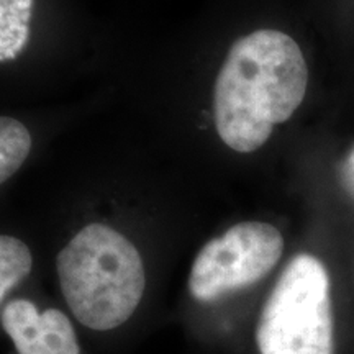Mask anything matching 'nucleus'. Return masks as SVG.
Wrapping results in <instances>:
<instances>
[{
    "label": "nucleus",
    "mask_w": 354,
    "mask_h": 354,
    "mask_svg": "<svg viewBox=\"0 0 354 354\" xmlns=\"http://www.w3.org/2000/svg\"><path fill=\"white\" fill-rule=\"evenodd\" d=\"M61 292L74 318L95 331L118 328L143 299L146 274L136 246L120 232L91 223L59 251Z\"/></svg>",
    "instance_id": "f03ea898"
},
{
    "label": "nucleus",
    "mask_w": 354,
    "mask_h": 354,
    "mask_svg": "<svg viewBox=\"0 0 354 354\" xmlns=\"http://www.w3.org/2000/svg\"><path fill=\"white\" fill-rule=\"evenodd\" d=\"M342 177H343L344 185H346V189L354 197V148L349 151L348 158L344 159L343 167H342Z\"/></svg>",
    "instance_id": "6e6552de"
},
{
    "label": "nucleus",
    "mask_w": 354,
    "mask_h": 354,
    "mask_svg": "<svg viewBox=\"0 0 354 354\" xmlns=\"http://www.w3.org/2000/svg\"><path fill=\"white\" fill-rule=\"evenodd\" d=\"M308 86L304 53L289 35L258 30L230 48L215 82L218 136L228 148L251 153L302 104Z\"/></svg>",
    "instance_id": "f257e3e1"
},
{
    "label": "nucleus",
    "mask_w": 354,
    "mask_h": 354,
    "mask_svg": "<svg viewBox=\"0 0 354 354\" xmlns=\"http://www.w3.org/2000/svg\"><path fill=\"white\" fill-rule=\"evenodd\" d=\"M35 0H0V63L15 59L30 39Z\"/></svg>",
    "instance_id": "423d86ee"
},
{
    "label": "nucleus",
    "mask_w": 354,
    "mask_h": 354,
    "mask_svg": "<svg viewBox=\"0 0 354 354\" xmlns=\"http://www.w3.org/2000/svg\"><path fill=\"white\" fill-rule=\"evenodd\" d=\"M32 151V135L24 123L0 117V184L20 169Z\"/></svg>",
    "instance_id": "0eeeda50"
},
{
    "label": "nucleus",
    "mask_w": 354,
    "mask_h": 354,
    "mask_svg": "<svg viewBox=\"0 0 354 354\" xmlns=\"http://www.w3.org/2000/svg\"><path fill=\"white\" fill-rule=\"evenodd\" d=\"M259 354H335L330 276L312 254L289 261L261 310Z\"/></svg>",
    "instance_id": "7ed1b4c3"
},
{
    "label": "nucleus",
    "mask_w": 354,
    "mask_h": 354,
    "mask_svg": "<svg viewBox=\"0 0 354 354\" xmlns=\"http://www.w3.org/2000/svg\"><path fill=\"white\" fill-rule=\"evenodd\" d=\"M0 328L15 354H81L73 322L57 308L39 310L28 299H12L0 312Z\"/></svg>",
    "instance_id": "39448f33"
},
{
    "label": "nucleus",
    "mask_w": 354,
    "mask_h": 354,
    "mask_svg": "<svg viewBox=\"0 0 354 354\" xmlns=\"http://www.w3.org/2000/svg\"><path fill=\"white\" fill-rule=\"evenodd\" d=\"M284 253V238L264 221H243L205 243L194 261L189 292L197 302H214L264 279Z\"/></svg>",
    "instance_id": "20e7f679"
}]
</instances>
